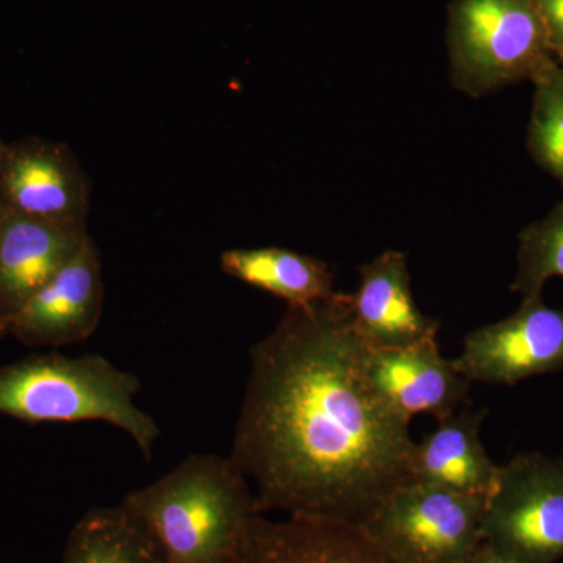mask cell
<instances>
[{
  "mask_svg": "<svg viewBox=\"0 0 563 563\" xmlns=\"http://www.w3.org/2000/svg\"><path fill=\"white\" fill-rule=\"evenodd\" d=\"M347 295L288 306L250 351L231 461L258 514L365 525L410 483L409 422L369 390Z\"/></svg>",
  "mask_w": 563,
  "mask_h": 563,
  "instance_id": "obj_1",
  "label": "cell"
},
{
  "mask_svg": "<svg viewBox=\"0 0 563 563\" xmlns=\"http://www.w3.org/2000/svg\"><path fill=\"white\" fill-rule=\"evenodd\" d=\"M168 563H235L254 518V490L231 457L191 454L121 501Z\"/></svg>",
  "mask_w": 563,
  "mask_h": 563,
  "instance_id": "obj_2",
  "label": "cell"
},
{
  "mask_svg": "<svg viewBox=\"0 0 563 563\" xmlns=\"http://www.w3.org/2000/svg\"><path fill=\"white\" fill-rule=\"evenodd\" d=\"M139 376L101 354L49 352L0 366V415L38 422L102 421L128 433L147 462L162 429L136 406Z\"/></svg>",
  "mask_w": 563,
  "mask_h": 563,
  "instance_id": "obj_3",
  "label": "cell"
},
{
  "mask_svg": "<svg viewBox=\"0 0 563 563\" xmlns=\"http://www.w3.org/2000/svg\"><path fill=\"white\" fill-rule=\"evenodd\" d=\"M451 85L473 99L532 80L554 62L537 0H451Z\"/></svg>",
  "mask_w": 563,
  "mask_h": 563,
  "instance_id": "obj_4",
  "label": "cell"
},
{
  "mask_svg": "<svg viewBox=\"0 0 563 563\" xmlns=\"http://www.w3.org/2000/svg\"><path fill=\"white\" fill-rule=\"evenodd\" d=\"M485 501V496L407 483L362 526L395 563H470L483 544Z\"/></svg>",
  "mask_w": 563,
  "mask_h": 563,
  "instance_id": "obj_5",
  "label": "cell"
},
{
  "mask_svg": "<svg viewBox=\"0 0 563 563\" xmlns=\"http://www.w3.org/2000/svg\"><path fill=\"white\" fill-rule=\"evenodd\" d=\"M483 542L520 563L563 559V455L518 454L487 496Z\"/></svg>",
  "mask_w": 563,
  "mask_h": 563,
  "instance_id": "obj_6",
  "label": "cell"
},
{
  "mask_svg": "<svg viewBox=\"0 0 563 563\" xmlns=\"http://www.w3.org/2000/svg\"><path fill=\"white\" fill-rule=\"evenodd\" d=\"M455 369L472 383L517 385L563 369V309L542 296L526 298L506 320L474 329L463 340Z\"/></svg>",
  "mask_w": 563,
  "mask_h": 563,
  "instance_id": "obj_7",
  "label": "cell"
},
{
  "mask_svg": "<svg viewBox=\"0 0 563 563\" xmlns=\"http://www.w3.org/2000/svg\"><path fill=\"white\" fill-rule=\"evenodd\" d=\"M91 185L66 144L25 139L0 158V210L66 228H87Z\"/></svg>",
  "mask_w": 563,
  "mask_h": 563,
  "instance_id": "obj_8",
  "label": "cell"
},
{
  "mask_svg": "<svg viewBox=\"0 0 563 563\" xmlns=\"http://www.w3.org/2000/svg\"><path fill=\"white\" fill-rule=\"evenodd\" d=\"M363 379L373 395L401 420L439 418L470 404L472 380L440 352L439 340L407 347L362 346Z\"/></svg>",
  "mask_w": 563,
  "mask_h": 563,
  "instance_id": "obj_9",
  "label": "cell"
},
{
  "mask_svg": "<svg viewBox=\"0 0 563 563\" xmlns=\"http://www.w3.org/2000/svg\"><path fill=\"white\" fill-rule=\"evenodd\" d=\"M102 303L101 254L90 236L11 317L9 335L33 347L85 342L101 322Z\"/></svg>",
  "mask_w": 563,
  "mask_h": 563,
  "instance_id": "obj_10",
  "label": "cell"
},
{
  "mask_svg": "<svg viewBox=\"0 0 563 563\" xmlns=\"http://www.w3.org/2000/svg\"><path fill=\"white\" fill-rule=\"evenodd\" d=\"M361 285L347 295L352 329L368 347H407L437 339L440 322L418 309L407 255L385 251L358 268Z\"/></svg>",
  "mask_w": 563,
  "mask_h": 563,
  "instance_id": "obj_11",
  "label": "cell"
},
{
  "mask_svg": "<svg viewBox=\"0 0 563 563\" xmlns=\"http://www.w3.org/2000/svg\"><path fill=\"white\" fill-rule=\"evenodd\" d=\"M235 563H395L362 525L287 515L252 521Z\"/></svg>",
  "mask_w": 563,
  "mask_h": 563,
  "instance_id": "obj_12",
  "label": "cell"
},
{
  "mask_svg": "<svg viewBox=\"0 0 563 563\" xmlns=\"http://www.w3.org/2000/svg\"><path fill=\"white\" fill-rule=\"evenodd\" d=\"M90 239L66 228L0 210V309L10 320Z\"/></svg>",
  "mask_w": 563,
  "mask_h": 563,
  "instance_id": "obj_13",
  "label": "cell"
},
{
  "mask_svg": "<svg viewBox=\"0 0 563 563\" xmlns=\"http://www.w3.org/2000/svg\"><path fill=\"white\" fill-rule=\"evenodd\" d=\"M485 417L487 410L473 412L463 407L435 418V428L410 451V483L487 498L501 465L488 457L481 440Z\"/></svg>",
  "mask_w": 563,
  "mask_h": 563,
  "instance_id": "obj_14",
  "label": "cell"
},
{
  "mask_svg": "<svg viewBox=\"0 0 563 563\" xmlns=\"http://www.w3.org/2000/svg\"><path fill=\"white\" fill-rule=\"evenodd\" d=\"M220 263L222 273L272 292L288 306H309L339 292L328 263L284 247L225 251Z\"/></svg>",
  "mask_w": 563,
  "mask_h": 563,
  "instance_id": "obj_15",
  "label": "cell"
},
{
  "mask_svg": "<svg viewBox=\"0 0 563 563\" xmlns=\"http://www.w3.org/2000/svg\"><path fill=\"white\" fill-rule=\"evenodd\" d=\"M60 563H168L124 504L92 507L70 529Z\"/></svg>",
  "mask_w": 563,
  "mask_h": 563,
  "instance_id": "obj_16",
  "label": "cell"
},
{
  "mask_svg": "<svg viewBox=\"0 0 563 563\" xmlns=\"http://www.w3.org/2000/svg\"><path fill=\"white\" fill-rule=\"evenodd\" d=\"M531 81L528 151L537 165L563 187V68L554 58Z\"/></svg>",
  "mask_w": 563,
  "mask_h": 563,
  "instance_id": "obj_17",
  "label": "cell"
},
{
  "mask_svg": "<svg viewBox=\"0 0 563 563\" xmlns=\"http://www.w3.org/2000/svg\"><path fill=\"white\" fill-rule=\"evenodd\" d=\"M517 276L512 291L526 298L542 296L544 284L563 277V202L543 220L529 224L518 239Z\"/></svg>",
  "mask_w": 563,
  "mask_h": 563,
  "instance_id": "obj_18",
  "label": "cell"
},
{
  "mask_svg": "<svg viewBox=\"0 0 563 563\" xmlns=\"http://www.w3.org/2000/svg\"><path fill=\"white\" fill-rule=\"evenodd\" d=\"M540 20L553 55L563 52V0H537Z\"/></svg>",
  "mask_w": 563,
  "mask_h": 563,
  "instance_id": "obj_19",
  "label": "cell"
},
{
  "mask_svg": "<svg viewBox=\"0 0 563 563\" xmlns=\"http://www.w3.org/2000/svg\"><path fill=\"white\" fill-rule=\"evenodd\" d=\"M470 563H520L514 561V559L506 558L498 551L493 550V548L488 547V544H481L477 553L474 554L473 561Z\"/></svg>",
  "mask_w": 563,
  "mask_h": 563,
  "instance_id": "obj_20",
  "label": "cell"
},
{
  "mask_svg": "<svg viewBox=\"0 0 563 563\" xmlns=\"http://www.w3.org/2000/svg\"><path fill=\"white\" fill-rule=\"evenodd\" d=\"M10 317L0 309V339L9 335Z\"/></svg>",
  "mask_w": 563,
  "mask_h": 563,
  "instance_id": "obj_21",
  "label": "cell"
},
{
  "mask_svg": "<svg viewBox=\"0 0 563 563\" xmlns=\"http://www.w3.org/2000/svg\"><path fill=\"white\" fill-rule=\"evenodd\" d=\"M7 146H9V144H5L2 140H0V158H2V155L5 154Z\"/></svg>",
  "mask_w": 563,
  "mask_h": 563,
  "instance_id": "obj_22",
  "label": "cell"
},
{
  "mask_svg": "<svg viewBox=\"0 0 563 563\" xmlns=\"http://www.w3.org/2000/svg\"><path fill=\"white\" fill-rule=\"evenodd\" d=\"M554 58H555V62H558L559 65H561L563 68V52H561V54H559V55H555Z\"/></svg>",
  "mask_w": 563,
  "mask_h": 563,
  "instance_id": "obj_23",
  "label": "cell"
}]
</instances>
